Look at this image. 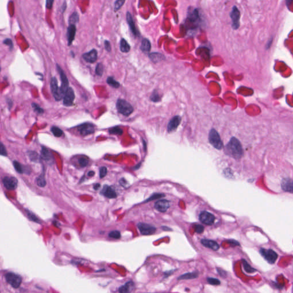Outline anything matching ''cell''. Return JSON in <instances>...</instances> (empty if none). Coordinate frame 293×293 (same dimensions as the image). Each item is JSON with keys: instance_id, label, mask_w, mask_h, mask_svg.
Instances as JSON below:
<instances>
[{"instance_id": "cell-3", "label": "cell", "mask_w": 293, "mask_h": 293, "mask_svg": "<svg viewBox=\"0 0 293 293\" xmlns=\"http://www.w3.org/2000/svg\"><path fill=\"white\" fill-rule=\"evenodd\" d=\"M209 141L211 144L218 150H221L223 147V143L218 132L215 129H212L209 133Z\"/></svg>"}, {"instance_id": "cell-16", "label": "cell", "mask_w": 293, "mask_h": 293, "mask_svg": "<svg viewBox=\"0 0 293 293\" xmlns=\"http://www.w3.org/2000/svg\"><path fill=\"white\" fill-rule=\"evenodd\" d=\"M181 122V117L179 116H174L169 122L167 126V130L168 132L174 131L179 125Z\"/></svg>"}, {"instance_id": "cell-29", "label": "cell", "mask_w": 293, "mask_h": 293, "mask_svg": "<svg viewBox=\"0 0 293 293\" xmlns=\"http://www.w3.org/2000/svg\"><path fill=\"white\" fill-rule=\"evenodd\" d=\"M107 83L108 85L112 87L113 88H118L120 87V83L116 81L112 77H108L107 79Z\"/></svg>"}, {"instance_id": "cell-8", "label": "cell", "mask_w": 293, "mask_h": 293, "mask_svg": "<svg viewBox=\"0 0 293 293\" xmlns=\"http://www.w3.org/2000/svg\"><path fill=\"white\" fill-rule=\"evenodd\" d=\"M240 12L236 6H234L230 13V17L232 20V27L234 29H237L240 25Z\"/></svg>"}, {"instance_id": "cell-11", "label": "cell", "mask_w": 293, "mask_h": 293, "mask_svg": "<svg viewBox=\"0 0 293 293\" xmlns=\"http://www.w3.org/2000/svg\"><path fill=\"white\" fill-rule=\"evenodd\" d=\"M75 99V95L74 91L72 88L69 87L63 98V104L67 107L72 106L73 104Z\"/></svg>"}, {"instance_id": "cell-51", "label": "cell", "mask_w": 293, "mask_h": 293, "mask_svg": "<svg viewBox=\"0 0 293 293\" xmlns=\"http://www.w3.org/2000/svg\"><path fill=\"white\" fill-rule=\"evenodd\" d=\"M27 214L29 216V218L31 219V220H33L34 222H39V220H38V219L33 214H29V213H27Z\"/></svg>"}, {"instance_id": "cell-4", "label": "cell", "mask_w": 293, "mask_h": 293, "mask_svg": "<svg viewBox=\"0 0 293 293\" xmlns=\"http://www.w3.org/2000/svg\"><path fill=\"white\" fill-rule=\"evenodd\" d=\"M50 85L52 93L56 100L60 101L64 98V95L61 93L60 88L58 86V81L55 77H53L51 79Z\"/></svg>"}, {"instance_id": "cell-44", "label": "cell", "mask_w": 293, "mask_h": 293, "mask_svg": "<svg viewBox=\"0 0 293 293\" xmlns=\"http://www.w3.org/2000/svg\"><path fill=\"white\" fill-rule=\"evenodd\" d=\"M164 196V194H154L153 195H152L149 199H147V200L146 202H148V201H151V200H152L154 199H159V198H161L162 197Z\"/></svg>"}, {"instance_id": "cell-42", "label": "cell", "mask_w": 293, "mask_h": 293, "mask_svg": "<svg viewBox=\"0 0 293 293\" xmlns=\"http://www.w3.org/2000/svg\"><path fill=\"white\" fill-rule=\"evenodd\" d=\"M32 106L34 108L35 111H36L37 113H40V114H42L44 113V109L42 108H41L38 104H37L36 103H33L32 104Z\"/></svg>"}, {"instance_id": "cell-37", "label": "cell", "mask_w": 293, "mask_h": 293, "mask_svg": "<svg viewBox=\"0 0 293 293\" xmlns=\"http://www.w3.org/2000/svg\"><path fill=\"white\" fill-rule=\"evenodd\" d=\"M13 166H14L16 170L17 171V172L20 173V174L24 172L23 166H22V165L19 162H18L17 161H14L13 162Z\"/></svg>"}, {"instance_id": "cell-5", "label": "cell", "mask_w": 293, "mask_h": 293, "mask_svg": "<svg viewBox=\"0 0 293 293\" xmlns=\"http://www.w3.org/2000/svg\"><path fill=\"white\" fill-rule=\"evenodd\" d=\"M5 279L7 282L15 288L19 287L22 282L21 276L13 272L7 274L5 275Z\"/></svg>"}, {"instance_id": "cell-54", "label": "cell", "mask_w": 293, "mask_h": 293, "mask_svg": "<svg viewBox=\"0 0 293 293\" xmlns=\"http://www.w3.org/2000/svg\"><path fill=\"white\" fill-rule=\"evenodd\" d=\"M174 271H175V270H170V271H166V272L164 273L165 276H166V277H167V276H170V275H172V274L174 273Z\"/></svg>"}, {"instance_id": "cell-41", "label": "cell", "mask_w": 293, "mask_h": 293, "mask_svg": "<svg viewBox=\"0 0 293 293\" xmlns=\"http://www.w3.org/2000/svg\"><path fill=\"white\" fill-rule=\"evenodd\" d=\"M79 163L81 167H85L88 164V160L86 158H81L79 160Z\"/></svg>"}, {"instance_id": "cell-33", "label": "cell", "mask_w": 293, "mask_h": 293, "mask_svg": "<svg viewBox=\"0 0 293 293\" xmlns=\"http://www.w3.org/2000/svg\"><path fill=\"white\" fill-rule=\"evenodd\" d=\"M51 131L56 137H60L63 134V131L57 127H52L51 128Z\"/></svg>"}, {"instance_id": "cell-50", "label": "cell", "mask_w": 293, "mask_h": 293, "mask_svg": "<svg viewBox=\"0 0 293 293\" xmlns=\"http://www.w3.org/2000/svg\"><path fill=\"white\" fill-rule=\"evenodd\" d=\"M54 3L53 0H47L46 1V7L47 8L51 9L52 8L53 3Z\"/></svg>"}, {"instance_id": "cell-17", "label": "cell", "mask_w": 293, "mask_h": 293, "mask_svg": "<svg viewBox=\"0 0 293 293\" xmlns=\"http://www.w3.org/2000/svg\"><path fill=\"white\" fill-rule=\"evenodd\" d=\"M170 207V202L167 200H160L156 202L155 208L161 212H166Z\"/></svg>"}, {"instance_id": "cell-18", "label": "cell", "mask_w": 293, "mask_h": 293, "mask_svg": "<svg viewBox=\"0 0 293 293\" xmlns=\"http://www.w3.org/2000/svg\"><path fill=\"white\" fill-rule=\"evenodd\" d=\"M76 32V28L75 25H69L67 29V39H68V45L70 46L72 45L73 41L75 40V35Z\"/></svg>"}, {"instance_id": "cell-38", "label": "cell", "mask_w": 293, "mask_h": 293, "mask_svg": "<svg viewBox=\"0 0 293 293\" xmlns=\"http://www.w3.org/2000/svg\"><path fill=\"white\" fill-rule=\"evenodd\" d=\"M207 282L211 285L217 286L219 285L220 284V281L215 278H207Z\"/></svg>"}, {"instance_id": "cell-15", "label": "cell", "mask_w": 293, "mask_h": 293, "mask_svg": "<svg viewBox=\"0 0 293 293\" xmlns=\"http://www.w3.org/2000/svg\"><path fill=\"white\" fill-rule=\"evenodd\" d=\"M126 18H127V21L128 24L130 28V29H131L132 33L133 34V35L135 36H139L140 35V33H139L138 30L137 29V28H136L135 22L133 21L132 16L129 12H128L127 13Z\"/></svg>"}, {"instance_id": "cell-57", "label": "cell", "mask_w": 293, "mask_h": 293, "mask_svg": "<svg viewBox=\"0 0 293 293\" xmlns=\"http://www.w3.org/2000/svg\"><path fill=\"white\" fill-rule=\"evenodd\" d=\"M95 175V172L93 171H89L88 173V175L89 176H93V175Z\"/></svg>"}, {"instance_id": "cell-40", "label": "cell", "mask_w": 293, "mask_h": 293, "mask_svg": "<svg viewBox=\"0 0 293 293\" xmlns=\"http://www.w3.org/2000/svg\"><path fill=\"white\" fill-rule=\"evenodd\" d=\"M125 3V1H121V0H118V1H116L115 3V11H119L121 7L123 5V4H124Z\"/></svg>"}, {"instance_id": "cell-23", "label": "cell", "mask_w": 293, "mask_h": 293, "mask_svg": "<svg viewBox=\"0 0 293 293\" xmlns=\"http://www.w3.org/2000/svg\"><path fill=\"white\" fill-rule=\"evenodd\" d=\"M199 276V273L197 271H194L191 272H187L184 274L178 277V280H187V279H195L198 278Z\"/></svg>"}, {"instance_id": "cell-47", "label": "cell", "mask_w": 293, "mask_h": 293, "mask_svg": "<svg viewBox=\"0 0 293 293\" xmlns=\"http://www.w3.org/2000/svg\"><path fill=\"white\" fill-rule=\"evenodd\" d=\"M0 153H1V155L3 156L7 155V152L6 148L3 143H1V145H0Z\"/></svg>"}, {"instance_id": "cell-7", "label": "cell", "mask_w": 293, "mask_h": 293, "mask_svg": "<svg viewBox=\"0 0 293 293\" xmlns=\"http://www.w3.org/2000/svg\"><path fill=\"white\" fill-rule=\"evenodd\" d=\"M260 254L264 258V259L270 263L273 264L275 262L278 258V254L271 249L261 248L260 250Z\"/></svg>"}, {"instance_id": "cell-52", "label": "cell", "mask_w": 293, "mask_h": 293, "mask_svg": "<svg viewBox=\"0 0 293 293\" xmlns=\"http://www.w3.org/2000/svg\"><path fill=\"white\" fill-rule=\"evenodd\" d=\"M216 269H217V271H218V272L219 273V274L221 276H222V277H225V276H226V271H224V270H222V269H220V268H217Z\"/></svg>"}, {"instance_id": "cell-13", "label": "cell", "mask_w": 293, "mask_h": 293, "mask_svg": "<svg viewBox=\"0 0 293 293\" xmlns=\"http://www.w3.org/2000/svg\"><path fill=\"white\" fill-rule=\"evenodd\" d=\"M78 130L82 136H87L95 132V127L91 123H84L78 127Z\"/></svg>"}, {"instance_id": "cell-30", "label": "cell", "mask_w": 293, "mask_h": 293, "mask_svg": "<svg viewBox=\"0 0 293 293\" xmlns=\"http://www.w3.org/2000/svg\"><path fill=\"white\" fill-rule=\"evenodd\" d=\"M79 20V16L77 12H74L70 16L69 19V23L70 25H75L76 23H78Z\"/></svg>"}, {"instance_id": "cell-19", "label": "cell", "mask_w": 293, "mask_h": 293, "mask_svg": "<svg viewBox=\"0 0 293 293\" xmlns=\"http://www.w3.org/2000/svg\"><path fill=\"white\" fill-rule=\"evenodd\" d=\"M281 186L283 191L293 193V180L290 179H284L282 181Z\"/></svg>"}, {"instance_id": "cell-25", "label": "cell", "mask_w": 293, "mask_h": 293, "mask_svg": "<svg viewBox=\"0 0 293 293\" xmlns=\"http://www.w3.org/2000/svg\"><path fill=\"white\" fill-rule=\"evenodd\" d=\"M188 20L191 23H194L199 20V15L198 10L196 9H194L192 11H190L188 15Z\"/></svg>"}, {"instance_id": "cell-31", "label": "cell", "mask_w": 293, "mask_h": 293, "mask_svg": "<svg viewBox=\"0 0 293 293\" xmlns=\"http://www.w3.org/2000/svg\"><path fill=\"white\" fill-rule=\"evenodd\" d=\"M242 263H243V266L244 269L247 272L252 273V272H254L256 271V270L254 269V268H252V267H251L250 265L245 260H244V259L242 260Z\"/></svg>"}, {"instance_id": "cell-56", "label": "cell", "mask_w": 293, "mask_h": 293, "mask_svg": "<svg viewBox=\"0 0 293 293\" xmlns=\"http://www.w3.org/2000/svg\"><path fill=\"white\" fill-rule=\"evenodd\" d=\"M100 187V184H99V183L96 184H95V186H94V189H95V190H97Z\"/></svg>"}, {"instance_id": "cell-32", "label": "cell", "mask_w": 293, "mask_h": 293, "mask_svg": "<svg viewBox=\"0 0 293 293\" xmlns=\"http://www.w3.org/2000/svg\"><path fill=\"white\" fill-rule=\"evenodd\" d=\"M36 183L39 187H45L47 184V182L45 179L44 176L43 175H41L40 176H39L36 179Z\"/></svg>"}, {"instance_id": "cell-34", "label": "cell", "mask_w": 293, "mask_h": 293, "mask_svg": "<svg viewBox=\"0 0 293 293\" xmlns=\"http://www.w3.org/2000/svg\"><path fill=\"white\" fill-rule=\"evenodd\" d=\"M103 72H104L103 65L101 63H98L96 67V69H95L96 74L99 76H101L103 75Z\"/></svg>"}, {"instance_id": "cell-35", "label": "cell", "mask_w": 293, "mask_h": 293, "mask_svg": "<svg viewBox=\"0 0 293 293\" xmlns=\"http://www.w3.org/2000/svg\"><path fill=\"white\" fill-rule=\"evenodd\" d=\"M150 99L154 102H158L161 100V97L156 91H154L150 97Z\"/></svg>"}, {"instance_id": "cell-45", "label": "cell", "mask_w": 293, "mask_h": 293, "mask_svg": "<svg viewBox=\"0 0 293 293\" xmlns=\"http://www.w3.org/2000/svg\"><path fill=\"white\" fill-rule=\"evenodd\" d=\"M204 227L202 225H200V224H196L195 226V231L197 233H199V234H201L202 233L203 231H204Z\"/></svg>"}, {"instance_id": "cell-10", "label": "cell", "mask_w": 293, "mask_h": 293, "mask_svg": "<svg viewBox=\"0 0 293 293\" xmlns=\"http://www.w3.org/2000/svg\"><path fill=\"white\" fill-rule=\"evenodd\" d=\"M4 187L9 190H14L17 187L18 182L16 178L5 176L3 179Z\"/></svg>"}, {"instance_id": "cell-43", "label": "cell", "mask_w": 293, "mask_h": 293, "mask_svg": "<svg viewBox=\"0 0 293 293\" xmlns=\"http://www.w3.org/2000/svg\"><path fill=\"white\" fill-rule=\"evenodd\" d=\"M107 174V168L105 167H102L100 169V172H99L100 178H103L104 177H105L106 176Z\"/></svg>"}, {"instance_id": "cell-53", "label": "cell", "mask_w": 293, "mask_h": 293, "mask_svg": "<svg viewBox=\"0 0 293 293\" xmlns=\"http://www.w3.org/2000/svg\"><path fill=\"white\" fill-rule=\"evenodd\" d=\"M228 242L229 243H230L232 246H238V245H239V243L235 240H228Z\"/></svg>"}, {"instance_id": "cell-28", "label": "cell", "mask_w": 293, "mask_h": 293, "mask_svg": "<svg viewBox=\"0 0 293 293\" xmlns=\"http://www.w3.org/2000/svg\"><path fill=\"white\" fill-rule=\"evenodd\" d=\"M41 152H42V156L43 158L44 159H45V160H49V161H51V159H52V154L51 153L47 150V148H44V147H43V149H42V151H41Z\"/></svg>"}, {"instance_id": "cell-24", "label": "cell", "mask_w": 293, "mask_h": 293, "mask_svg": "<svg viewBox=\"0 0 293 293\" xmlns=\"http://www.w3.org/2000/svg\"><path fill=\"white\" fill-rule=\"evenodd\" d=\"M151 44L150 41L147 39H144L142 40V42L141 44L140 49L144 53H147L151 51Z\"/></svg>"}, {"instance_id": "cell-20", "label": "cell", "mask_w": 293, "mask_h": 293, "mask_svg": "<svg viewBox=\"0 0 293 293\" xmlns=\"http://www.w3.org/2000/svg\"><path fill=\"white\" fill-rule=\"evenodd\" d=\"M201 243L206 247L209 248L214 251H218L219 249V245L214 240L204 239L201 240Z\"/></svg>"}, {"instance_id": "cell-36", "label": "cell", "mask_w": 293, "mask_h": 293, "mask_svg": "<svg viewBox=\"0 0 293 293\" xmlns=\"http://www.w3.org/2000/svg\"><path fill=\"white\" fill-rule=\"evenodd\" d=\"M109 132L111 133V134H115V135H121L123 134V130L119 127H113V128H111L109 130Z\"/></svg>"}, {"instance_id": "cell-26", "label": "cell", "mask_w": 293, "mask_h": 293, "mask_svg": "<svg viewBox=\"0 0 293 293\" xmlns=\"http://www.w3.org/2000/svg\"><path fill=\"white\" fill-rule=\"evenodd\" d=\"M149 57L150 59L154 63H158L159 62L165 59L163 55L158 53V52H154L152 53L149 55Z\"/></svg>"}, {"instance_id": "cell-12", "label": "cell", "mask_w": 293, "mask_h": 293, "mask_svg": "<svg viewBox=\"0 0 293 293\" xmlns=\"http://www.w3.org/2000/svg\"><path fill=\"white\" fill-rule=\"evenodd\" d=\"M199 220L206 225H212L215 220V216L207 211H203L199 215Z\"/></svg>"}, {"instance_id": "cell-27", "label": "cell", "mask_w": 293, "mask_h": 293, "mask_svg": "<svg viewBox=\"0 0 293 293\" xmlns=\"http://www.w3.org/2000/svg\"><path fill=\"white\" fill-rule=\"evenodd\" d=\"M120 51L123 53H127L130 51V45L124 39H122L120 40Z\"/></svg>"}, {"instance_id": "cell-9", "label": "cell", "mask_w": 293, "mask_h": 293, "mask_svg": "<svg viewBox=\"0 0 293 293\" xmlns=\"http://www.w3.org/2000/svg\"><path fill=\"white\" fill-rule=\"evenodd\" d=\"M137 227L142 235H152L154 234L156 231V228L154 226L147 223H139L137 224Z\"/></svg>"}, {"instance_id": "cell-21", "label": "cell", "mask_w": 293, "mask_h": 293, "mask_svg": "<svg viewBox=\"0 0 293 293\" xmlns=\"http://www.w3.org/2000/svg\"><path fill=\"white\" fill-rule=\"evenodd\" d=\"M135 287V284L132 281H128L125 284L121 286L119 289L120 293H131Z\"/></svg>"}, {"instance_id": "cell-55", "label": "cell", "mask_w": 293, "mask_h": 293, "mask_svg": "<svg viewBox=\"0 0 293 293\" xmlns=\"http://www.w3.org/2000/svg\"><path fill=\"white\" fill-rule=\"evenodd\" d=\"M120 183L121 184V185H122L123 186H125L126 185V183H127V182L124 179H122L120 180Z\"/></svg>"}, {"instance_id": "cell-46", "label": "cell", "mask_w": 293, "mask_h": 293, "mask_svg": "<svg viewBox=\"0 0 293 293\" xmlns=\"http://www.w3.org/2000/svg\"><path fill=\"white\" fill-rule=\"evenodd\" d=\"M3 43L5 45H7L8 46H9L11 48V50H12L13 48V42H12V40L10 39H7L5 40H4L3 41Z\"/></svg>"}, {"instance_id": "cell-1", "label": "cell", "mask_w": 293, "mask_h": 293, "mask_svg": "<svg viewBox=\"0 0 293 293\" xmlns=\"http://www.w3.org/2000/svg\"><path fill=\"white\" fill-rule=\"evenodd\" d=\"M227 154L235 159H239L243 155V149L239 141L235 137H232L226 145Z\"/></svg>"}, {"instance_id": "cell-22", "label": "cell", "mask_w": 293, "mask_h": 293, "mask_svg": "<svg viewBox=\"0 0 293 293\" xmlns=\"http://www.w3.org/2000/svg\"><path fill=\"white\" fill-rule=\"evenodd\" d=\"M102 193L105 196L109 199L115 198L117 196V194L115 191L112 187H109L108 186H105L104 187L102 191Z\"/></svg>"}, {"instance_id": "cell-2", "label": "cell", "mask_w": 293, "mask_h": 293, "mask_svg": "<svg viewBox=\"0 0 293 293\" xmlns=\"http://www.w3.org/2000/svg\"><path fill=\"white\" fill-rule=\"evenodd\" d=\"M118 112L124 116H128L133 112V108L130 103L124 99H118L116 103Z\"/></svg>"}, {"instance_id": "cell-48", "label": "cell", "mask_w": 293, "mask_h": 293, "mask_svg": "<svg viewBox=\"0 0 293 293\" xmlns=\"http://www.w3.org/2000/svg\"><path fill=\"white\" fill-rule=\"evenodd\" d=\"M29 156H30L31 159L32 160L36 161V160H37V159H38V155H37V153H36V152H32L29 154Z\"/></svg>"}, {"instance_id": "cell-6", "label": "cell", "mask_w": 293, "mask_h": 293, "mask_svg": "<svg viewBox=\"0 0 293 293\" xmlns=\"http://www.w3.org/2000/svg\"><path fill=\"white\" fill-rule=\"evenodd\" d=\"M57 69L59 73V75L61 77V87H60V88L61 93H63V95H64V97L65 93L67 92L68 88H69V81L67 79V77L65 72L63 71V70L61 69V68L58 64H57Z\"/></svg>"}, {"instance_id": "cell-49", "label": "cell", "mask_w": 293, "mask_h": 293, "mask_svg": "<svg viewBox=\"0 0 293 293\" xmlns=\"http://www.w3.org/2000/svg\"><path fill=\"white\" fill-rule=\"evenodd\" d=\"M104 45H105V48L107 50V52H111V44H110L109 41H108V40H105L104 41Z\"/></svg>"}, {"instance_id": "cell-39", "label": "cell", "mask_w": 293, "mask_h": 293, "mask_svg": "<svg viewBox=\"0 0 293 293\" xmlns=\"http://www.w3.org/2000/svg\"><path fill=\"white\" fill-rule=\"evenodd\" d=\"M109 236L113 239H120L121 237L120 232L119 231H112L109 234Z\"/></svg>"}, {"instance_id": "cell-14", "label": "cell", "mask_w": 293, "mask_h": 293, "mask_svg": "<svg viewBox=\"0 0 293 293\" xmlns=\"http://www.w3.org/2000/svg\"><path fill=\"white\" fill-rule=\"evenodd\" d=\"M84 60L88 63H94L97 59V51L96 49H92L88 52L83 55Z\"/></svg>"}]
</instances>
